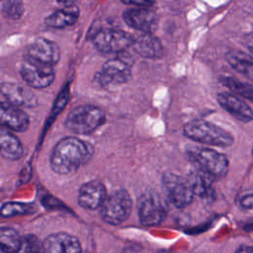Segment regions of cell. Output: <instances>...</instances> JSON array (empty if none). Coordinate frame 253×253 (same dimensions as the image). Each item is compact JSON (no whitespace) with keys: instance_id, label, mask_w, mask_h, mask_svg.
Returning <instances> with one entry per match:
<instances>
[{"instance_id":"cell-16","label":"cell","mask_w":253,"mask_h":253,"mask_svg":"<svg viewBox=\"0 0 253 253\" xmlns=\"http://www.w3.org/2000/svg\"><path fill=\"white\" fill-rule=\"evenodd\" d=\"M42 245L44 253H82L79 240L66 232L48 235Z\"/></svg>"},{"instance_id":"cell-6","label":"cell","mask_w":253,"mask_h":253,"mask_svg":"<svg viewBox=\"0 0 253 253\" xmlns=\"http://www.w3.org/2000/svg\"><path fill=\"white\" fill-rule=\"evenodd\" d=\"M167 214L165 201L154 191H147L138 200V216L140 223L153 226L161 223Z\"/></svg>"},{"instance_id":"cell-4","label":"cell","mask_w":253,"mask_h":253,"mask_svg":"<svg viewBox=\"0 0 253 253\" xmlns=\"http://www.w3.org/2000/svg\"><path fill=\"white\" fill-rule=\"evenodd\" d=\"M106 121L105 112L94 105L74 108L65 120V126L74 133L88 134L96 130Z\"/></svg>"},{"instance_id":"cell-10","label":"cell","mask_w":253,"mask_h":253,"mask_svg":"<svg viewBox=\"0 0 253 253\" xmlns=\"http://www.w3.org/2000/svg\"><path fill=\"white\" fill-rule=\"evenodd\" d=\"M131 76V62L123 57H115L106 61L98 73V80L102 85L124 84Z\"/></svg>"},{"instance_id":"cell-25","label":"cell","mask_w":253,"mask_h":253,"mask_svg":"<svg viewBox=\"0 0 253 253\" xmlns=\"http://www.w3.org/2000/svg\"><path fill=\"white\" fill-rule=\"evenodd\" d=\"M34 211V208L31 205L19 203V202H9L5 203L0 207V216L1 217H11L21 214H29Z\"/></svg>"},{"instance_id":"cell-17","label":"cell","mask_w":253,"mask_h":253,"mask_svg":"<svg viewBox=\"0 0 253 253\" xmlns=\"http://www.w3.org/2000/svg\"><path fill=\"white\" fill-rule=\"evenodd\" d=\"M216 100L219 106L236 120L245 124L252 121L253 113L251 108L236 95L225 92L219 93Z\"/></svg>"},{"instance_id":"cell-18","label":"cell","mask_w":253,"mask_h":253,"mask_svg":"<svg viewBox=\"0 0 253 253\" xmlns=\"http://www.w3.org/2000/svg\"><path fill=\"white\" fill-rule=\"evenodd\" d=\"M131 46L134 51L145 58L156 59L163 55V46L158 38L152 33H142L132 38Z\"/></svg>"},{"instance_id":"cell-31","label":"cell","mask_w":253,"mask_h":253,"mask_svg":"<svg viewBox=\"0 0 253 253\" xmlns=\"http://www.w3.org/2000/svg\"><path fill=\"white\" fill-rule=\"evenodd\" d=\"M56 1L59 2V3L64 4L65 6H67V5H72L73 2H74V0H56Z\"/></svg>"},{"instance_id":"cell-21","label":"cell","mask_w":253,"mask_h":253,"mask_svg":"<svg viewBox=\"0 0 253 253\" xmlns=\"http://www.w3.org/2000/svg\"><path fill=\"white\" fill-rule=\"evenodd\" d=\"M227 63L238 73L246 76L248 79L253 78V61L251 55L241 50H230L226 53Z\"/></svg>"},{"instance_id":"cell-32","label":"cell","mask_w":253,"mask_h":253,"mask_svg":"<svg viewBox=\"0 0 253 253\" xmlns=\"http://www.w3.org/2000/svg\"><path fill=\"white\" fill-rule=\"evenodd\" d=\"M0 1H1V0H0Z\"/></svg>"},{"instance_id":"cell-29","label":"cell","mask_w":253,"mask_h":253,"mask_svg":"<svg viewBox=\"0 0 253 253\" xmlns=\"http://www.w3.org/2000/svg\"><path fill=\"white\" fill-rule=\"evenodd\" d=\"M240 205L245 210H250L252 208V195L249 193L241 198Z\"/></svg>"},{"instance_id":"cell-26","label":"cell","mask_w":253,"mask_h":253,"mask_svg":"<svg viewBox=\"0 0 253 253\" xmlns=\"http://www.w3.org/2000/svg\"><path fill=\"white\" fill-rule=\"evenodd\" d=\"M16 253H44L42 242L35 235H26L22 237L19 250Z\"/></svg>"},{"instance_id":"cell-22","label":"cell","mask_w":253,"mask_h":253,"mask_svg":"<svg viewBox=\"0 0 253 253\" xmlns=\"http://www.w3.org/2000/svg\"><path fill=\"white\" fill-rule=\"evenodd\" d=\"M187 179L193 189L195 196H199L202 199H211L212 197V179L210 176L198 169L197 171L192 172Z\"/></svg>"},{"instance_id":"cell-15","label":"cell","mask_w":253,"mask_h":253,"mask_svg":"<svg viewBox=\"0 0 253 253\" xmlns=\"http://www.w3.org/2000/svg\"><path fill=\"white\" fill-rule=\"evenodd\" d=\"M0 92L7 99L8 103L16 107L33 108L38 104L37 97L28 88L11 82H3L0 84Z\"/></svg>"},{"instance_id":"cell-23","label":"cell","mask_w":253,"mask_h":253,"mask_svg":"<svg viewBox=\"0 0 253 253\" xmlns=\"http://www.w3.org/2000/svg\"><path fill=\"white\" fill-rule=\"evenodd\" d=\"M22 237L12 227H0V250L3 253H16L21 245Z\"/></svg>"},{"instance_id":"cell-28","label":"cell","mask_w":253,"mask_h":253,"mask_svg":"<svg viewBox=\"0 0 253 253\" xmlns=\"http://www.w3.org/2000/svg\"><path fill=\"white\" fill-rule=\"evenodd\" d=\"M121 1L126 5H134L137 7H147V8H150V6L153 4V0H121Z\"/></svg>"},{"instance_id":"cell-2","label":"cell","mask_w":253,"mask_h":253,"mask_svg":"<svg viewBox=\"0 0 253 253\" xmlns=\"http://www.w3.org/2000/svg\"><path fill=\"white\" fill-rule=\"evenodd\" d=\"M184 134L192 140L214 146H230L234 138L232 134L220 126L206 120L195 119L188 122L183 128Z\"/></svg>"},{"instance_id":"cell-9","label":"cell","mask_w":253,"mask_h":253,"mask_svg":"<svg viewBox=\"0 0 253 253\" xmlns=\"http://www.w3.org/2000/svg\"><path fill=\"white\" fill-rule=\"evenodd\" d=\"M94 45L104 53L123 52L131 46L132 37L121 30H102L93 37Z\"/></svg>"},{"instance_id":"cell-19","label":"cell","mask_w":253,"mask_h":253,"mask_svg":"<svg viewBox=\"0 0 253 253\" xmlns=\"http://www.w3.org/2000/svg\"><path fill=\"white\" fill-rule=\"evenodd\" d=\"M79 15L80 12L77 6L67 5L48 15L44 20V24L52 29H64L74 25Z\"/></svg>"},{"instance_id":"cell-24","label":"cell","mask_w":253,"mask_h":253,"mask_svg":"<svg viewBox=\"0 0 253 253\" xmlns=\"http://www.w3.org/2000/svg\"><path fill=\"white\" fill-rule=\"evenodd\" d=\"M220 82L223 86H225L227 89L231 90L233 93L238 94L248 100H252L253 98V88L252 85L249 83L242 82L236 78L233 77H221Z\"/></svg>"},{"instance_id":"cell-11","label":"cell","mask_w":253,"mask_h":253,"mask_svg":"<svg viewBox=\"0 0 253 253\" xmlns=\"http://www.w3.org/2000/svg\"><path fill=\"white\" fill-rule=\"evenodd\" d=\"M26 57L53 66L59 61L60 50L54 42L38 38L27 46Z\"/></svg>"},{"instance_id":"cell-12","label":"cell","mask_w":253,"mask_h":253,"mask_svg":"<svg viewBox=\"0 0 253 253\" xmlns=\"http://www.w3.org/2000/svg\"><path fill=\"white\" fill-rule=\"evenodd\" d=\"M125 23L132 29L142 33H152L157 24L156 13L147 7H136L123 13Z\"/></svg>"},{"instance_id":"cell-20","label":"cell","mask_w":253,"mask_h":253,"mask_svg":"<svg viewBox=\"0 0 253 253\" xmlns=\"http://www.w3.org/2000/svg\"><path fill=\"white\" fill-rule=\"evenodd\" d=\"M23 153L24 148L20 139L9 129L0 126V155L8 160H18Z\"/></svg>"},{"instance_id":"cell-14","label":"cell","mask_w":253,"mask_h":253,"mask_svg":"<svg viewBox=\"0 0 253 253\" xmlns=\"http://www.w3.org/2000/svg\"><path fill=\"white\" fill-rule=\"evenodd\" d=\"M107 197L105 186L100 181H89L83 184L78 192V204L86 210L99 209Z\"/></svg>"},{"instance_id":"cell-7","label":"cell","mask_w":253,"mask_h":253,"mask_svg":"<svg viewBox=\"0 0 253 253\" xmlns=\"http://www.w3.org/2000/svg\"><path fill=\"white\" fill-rule=\"evenodd\" d=\"M162 186L167 200L176 208H185L194 200V192L187 178L167 173L162 178Z\"/></svg>"},{"instance_id":"cell-8","label":"cell","mask_w":253,"mask_h":253,"mask_svg":"<svg viewBox=\"0 0 253 253\" xmlns=\"http://www.w3.org/2000/svg\"><path fill=\"white\" fill-rule=\"evenodd\" d=\"M20 73L23 80L32 88L43 89L51 85L55 73L52 66L25 56L21 63Z\"/></svg>"},{"instance_id":"cell-3","label":"cell","mask_w":253,"mask_h":253,"mask_svg":"<svg viewBox=\"0 0 253 253\" xmlns=\"http://www.w3.org/2000/svg\"><path fill=\"white\" fill-rule=\"evenodd\" d=\"M187 155L205 174L211 179L224 178L228 172V159L220 152L213 149L200 146L187 148Z\"/></svg>"},{"instance_id":"cell-30","label":"cell","mask_w":253,"mask_h":253,"mask_svg":"<svg viewBox=\"0 0 253 253\" xmlns=\"http://www.w3.org/2000/svg\"><path fill=\"white\" fill-rule=\"evenodd\" d=\"M235 253H252V248L251 246H248V245H242L237 249Z\"/></svg>"},{"instance_id":"cell-1","label":"cell","mask_w":253,"mask_h":253,"mask_svg":"<svg viewBox=\"0 0 253 253\" xmlns=\"http://www.w3.org/2000/svg\"><path fill=\"white\" fill-rule=\"evenodd\" d=\"M89 157V147L83 140L67 136L54 145L50 155V167L57 174H71L86 163Z\"/></svg>"},{"instance_id":"cell-13","label":"cell","mask_w":253,"mask_h":253,"mask_svg":"<svg viewBox=\"0 0 253 253\" xmlns=\"http://www.w3.org/2000/svg\"><path fill=\"white\" fill-rule=\"evenodd\" d=\"M30 125L28 115L19 107L0 102V126L13 131L23 132Z\"/></svg>"},{"instance_id":"cell-5","label":"cell","mask_w":253,"mask_h":253,"mask_svg":"<svg viewBox=\"0 0 253 253\" xmlns=\"http://www.w3.org/2000/svg\"><path fill=\"white\" fill-rule=\"evenodd\" d=\"M100 208L102 218L109 224L118 225L129 216L132 201L126 190H117L106 197Z\"/></svg>"},{"instance_id":"cell-27","label":"cell","mask_w":253,"mask_h":253,"mask_svg":"<svg viewBox=\"0 0 253 253\" xmlns=\"http://www.w3.org/2000/svg\"><path fill=\"white\" fill-rule=\"evenodd\" d=\"M3 12L11 18H18L21 16L23 9L20 0H8L3 8Z\"/></svg>"}]
</instances>
